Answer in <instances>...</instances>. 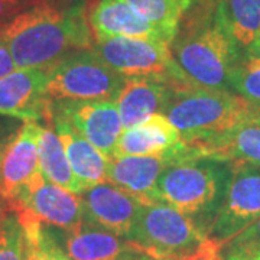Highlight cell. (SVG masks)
Instances as JSON below:
<instances>
[{"instance_id": "6da1fadb", "label": "cell", "mask_w": 260, "mask_h": 260, "mask_svg": "<svg viewBox=\"0 0 260 260\" xmlns=\"http://www.w3.org/2000/svg\"><path fill=\"white\" fill-rule=\"evenodd\" d=\"M16 70H51L65 56L91 49V28L81 0H47L0 28Z\"/></svg>"}, {"instance_id": "7a4b0ae2", "label": "cell", "mask_w": 260, "mask_h": 260, "mask_svg": "<svg viewBox=\"0 0 260 260\" xmlns=\"http://www.w3.org/2000/svg\"><path fill=\"white\" fill-rule=\"evenodd\" d=\"M169 51L186 84L232 91V73L242 55L224 26L218 0L197 2L186 10Z\"/></svg>"}, {"instance_id": "3957f363", "label": "cell", "mask_w": 260, "mask_h": 260, "mask_svg": "<svg viewBox=\"0 0 260 260\" xmlns=\"http://www.w3.org/2000/svg\"><path fill=\"white\" fill-rule=\"evenodd\" d=\"M234 162L215 156L184 153L164 171L158 181L159 203H165L197 221L208 236L223 205Z\"/></svg>"}, {"instance_id": "277c9868", "label": "cell", "mask_w": 260, "mask_h": 260, "mask_svg": "<svg viewBox=\"0 0 260 260\" xmlns=\"http://www.w3.org/2000/svg\"><path fill=\"white\" fill-rule=\"evenodd\" d=\"M164 116L185 145L218 138L244 121L257 119L254 109L233 91L177 85Z\"/></svg>"}, {"instance_id": "5b68a950", "label": "cell", "mask_w": 260, "mask_h": 260, "mask_svg": "<svg viewBox=\"0 0 260 260\" xmlns=\"http://www.w3.org/2000/svg\"><path fill=\"white\" fill-rule=\"evenodd\" d=\"M145 256L159 260H195L221 251L195 220L165 203L145 204L129 239Z\"/></svg>"}, {"instance_id": "8992f818", "label": "cell", "mask_w": 260, "mask_h": 260, "mask_svg": "<svg viewBox=\"0 0 260 260\" xmlns=\"http://www.w3.org/2000/svg\"><path fill=\"white\" fill-rule=\"evenodd\" d=\"M124 80L94 49H83L48 70L47 94L51 102L117 99Z\"/></svg>"}, {"instance_id": "52a82bcc", "label": "cell", "mask_w": 260, "mask_h": 260, "mask_svg": "<svg viewBox=\"0 0 260 260\" xmlns=\"http://www.w3.org/2000/svg\"><path fill=\"white\" fill-rule=\"evenodd\" d=\"M260 218V167L234 162L223 205L208 230L220 251L227 243Z\"/></svg>"}, {"instance_id": "ba28073f", "label": "cell", "mask_w": 260, "mask_h": 260, "mask_svg": "<svg viewBox=\"0 0 260 260\" xmlns=\"http://www.w3.org/2000/svg\"><path fill=\"white\" fill-rule=\"evenodd\" d=\"M93 49L106 64L123 77L171 75L178 83L189 85L179 74L167 42L114 37L97 41Z\"/></svg>"}, {"instance_id": "9c48e42d", "label": "cell", "mask_w": 260, "mask_h": 260, "mask_svg": "<svg viewBox=\"0 0 260 260\" xmlns=\"http://www.w3.org/2000/svg\"><path fill=\"white\" fill-rule=\"evenodd\" d=\"M51 114L68 121L106 156L113 158L123 132L117 99L55 100L51 102Z\"/></svg>"}, {"instance_id": "30bf717a", "label": "cell", "mask_w": 260, "mask_h": 260, "mask_svg": "<svg viewBox=\"0 0 260 260\" xmlns=\"http://www.w3.org/2000/svg\"><path fill=\"white\" fill-rule=\"evenodd\" d=\"M9 204L15 208H23L39 221L61 230H71L84 221L80 195L51 182L42 172Z\"/></svg>"}, {"instance_id": "8fae6325", "label": "cell", "mask_w": 260, "mask_h": 260, "mask_svg": "<svg viewBox=\"0 0 260 260\" xmlns=\"http://www.w3.org/2000/svg\"><path fill=\"white\" fill-rule=\"evenodd\" d=\"M84 220L129 240L145 203L112 182H102L80 194Z\"/></svg>"}, {"instance_id": "7c38bea8", "label": "cell", "mask_w": 260, "mask_h": 260, "mask_svg": "<svg viewBox=\"0 0 260 260\" xmlns=\"http://www.w3.org/2000/svg\"><path fill=\"white\" fill-rule=\"evenodd\" d=\"M48 70H15L0 78V116L23 121H51Z\"/></svg>"}, {"instance_id": "4fadbf2b", "label": "cell", "mask_w": 260, "mask_h": 260, "mask_svg": "<svg viewBox=\"0 0 260 260\" xmlns=\"http://www.w3.org/2000/svg\"><path fill=\"white\" fill-rule=\"evenodd\" d=\"M52 232L71 260H138L145 256L129 240L87 220L71 230L52 227Z\"/></svg>"}, {"instance_id": "5bb4252c", "label": "cell", "mask_w": 260, "mask_h": 260, "mask_svg": "<svg viewBox=\"0 0 260 260\" xmlns=\"http://www.w3.org/2000/svg\"><path fill=\"white\" fill-rule=\"evenodd\" d=\"M178 83L171 75L126 77L117 97L123 129L135 127L155 114H164Z\"/></svg>"}, {"instance_id": "9a60e30c", "label": "cell", "mask_w": 260, "mask_h": 260, "mask_svg": "<svg viewBox=\"0 0 260 260\" xmlns=\"http://www.w3.org/2000/svg\"><path fill=\"white\" fill-rule=\"evenodd\" d=\"M41 123L25 121L5 150L0 175V197L12 203L41 172L38 135Z\"/></svg>"}, {"instance_id": "2e32d148", "label": "cell", "mask_w": 260, "mask_h": 260, "mask_svg": "<svg viewBox=\"0 0 260 260\" xmlns=\"http://www.w3.org/2000/svg\"><path fill=\"white\" fill-rule=\"evenodd\" d=\"M184 148L185 143L177 127L164 114H155L135 127L123 129L113 158L150 155L179 158Z\"/></svg>"}, {"instance_id": "e0dca14e", "label": "cell", "mask_w": 260, "mask_h": 260, "mask_svg": "<svg viewBox=\"0 0 260 260\" xmlns=\"http://www.w3.org/2000/svg\"><path fill=\"white\" fill-rule=\"evenodd\" d=\"M175 159L168 155L113 158L107 169V181L145 204L159 203V178Z\"/></svg>"}, {"instance_id": "ac0fdd59", "label": "cell", "mask_w": 260, "mask_h": 260, "mask_svg": "<svg viewBox=\"0 0 260 260\" xmlns=\"http://www.w3.org/2000/svg\"><path fill=\"white\" fill-rule=\"evenodd\" d=\"M88 23L95 41L123 37L167 42L162 32L139 15L126 0H97L90 12Z\"/></svg>"}, {"instance_id": "d6986e66", "label": "cell", "mask_w": 260, "mask_h": 260, "mask_svg": "<svg viewBox=\"0 0 260 260\" xmlns=\"http://www.w3.org/2000/svg\"><path fill=\"white\" fill-rule=\"evenodd\" d=\"M51 123L64 146L73 174L84 189L107 182V169L110 158L94 146L91 142L61 117L52 116Z\"/></svg>"}, {"instance_id": "ffe728a7", "label": "cell", "mask_w": 260, "mask_h": 260, "mask_svg": "<svg viewBox=\"0 0 260 260\" xmlns=\"http://www.w3.org/2000/svg\"><path fill=\"white\" fill-rule=\"evenodd\" d=\"M186 153L260 167V120L251 119L214 139L185 145Z\"/></svg>"}, {"instance_id": "44dd1931", "label": "cell", "mask_w": 260, "mask_h": 260, "mask_svg": "<svg viewBox=\"0 0 260 260\" xmlns=\"http://www.w3.org/2000/svg\"><path fill=\"white\" fill-rule=\"evenodd\" d=\"M218 10L239 54L254 51L260 41V0H218Z\"/></svg>"}, {"instance_id": "7402d4cb", "label": "cell", "mask_w": 260, "mask_h": 260, "mask_svg": "<svg viewBox=\"0 0 260 260\" xmlns=\"http://www.w3.org/2000/svg\"><path fill=\"white\" fill-rule=\"evenodd\" d=\"M38 156L41 172L47 179L70 192L78 195L83 192L84 188L73 174L64 146L51 121L41 123L38 135Z\"/></svg>"}, {"instance_id": "603a6c76", "label": "cell", "mask_w": 260, "mask_h": 260, "mask_svg": "<svg viewBox=\"0 0 260 260\" xmlns=\"http://www.w3.org/2000/svg\"><path fill=\"white\" fill-rule=\"evenodd\" d=\"M139 15L162 32L168 44L177 34L179 22L189 5L185 0H126Z\"/></svg>"}, {"instance_id": "cb8c5ba5", "label": "cell", "mask_w": 260, "mask_h": 260, "mask_svg": "<svg viewBox=\"0 0 260 260\" xmlns=\"http://www.w3.org/2000/svg\"><path fill=\"white\" fill-rule=\"evenodd\" d=\"M232 91L256 110H260V51L247 52L239 58L230 78Z\"/></svg>"}, {"instance_id": "d4e9b609", "label": "cell", "mask_w": 260, "mask_h": 260, "mask_svg": "<svg viewBox=\"0 0 260 260\" xmlns=\"http://www.w3.org/2000/svg\"><path fill=\"white\" fill-rule=\"evenodd\" d=\"M26 236L18 213L8 205L0 214V260H25Z\"/></svg>"}, {"instance_id": "484cf974", "label": "cell", "mask_w": 260, "mask_h": 260, "mask_svg": "<svg viewBox=\"0 0 260 260\" xmlns=\"http://www.w3.org/2000/svg\"><path fill=\"white\" fill-rule=\"evenodd\" d=\"M260 253V218L221 249V259H242Z\"/></svg>"}, {"instance_id": "4316f807", "label": "cell", "mask_w": 260, "mask_h": 260, "mask_svg": "<svg viewBox=\"0 0 260 260\" xmlns=\"http://www.w3.org/2000/svg\"><path fill=\"white\" fill-rule=\"evenodd\" d=\"M41 247L47 260H71L64 249L56 242L52 227L48 224H42L41 229Z\"/></svg>"}, {"instance_id": "83f0119b", "label": "cell", "mask_w": 260, "mask_h": 260, "mask_svg": "<svg viewBox=\"0 0 260 260\" xmlns=\"http://www.w3.org/2000/svg\"><path fill=\"white\" fill-rule=\"evenodd\" d=\"M47 0H0V28L19 13Z\"/></svg>"}, {"instance_id": "f1b7e54d", "label": "cell", "mask_w": 260, "mask_h": 260, "mask_svg": "<svg viewBox=\"0 0 260 260\" xmlns=\"http://www.w3.org/2000/svg\"><path fill=\"white\" fill-rule=\"evenodd\" d=\"M15 70H16V65L13 62L9 48L6 45L5 39L0 35V78L13 73Z\"/></svg>"}, {"instance_id": "f546056e", "label": "cell", "mask_w": 260, "mask_h": 260, "mask_svg": "<svg viewBox=\"0 0 260 260\" xmlns=\"http://www.w3.org/2000/svg\"><path fill=\"white\" fill-rule=\"evenodd\" d=\"M8 143L5 145L3 142H0V175H2V162H3V156H5V150H6Z\"/></svg>"}, {"instance_id": "4dcf8cb0", "label": "cell", "mask_w": 260, "mask_h": 260, "mask_svg": "<svg viewBox=\"0 0 260 260\" xmlns=\"http://www.w3.org/2000/svg\"><path fill=\"white\" fill-rule=\"evenodd\" d=\"M227 260H260V253L253 254V256H247V257H242V259H227Z\"/></svg>"}, {"instance_id": "1f68e13d", "label": "cell", "mask_w": 260, "mask_h": 260, "mask_svg": "<svg viewBox=\"0 0 260 260\" xmlns=\"http://www.w3.org/2000/svg\"><path fill=\"white\" fill-rule=\"evenodd\" d=\"M8 205H9V203H8L6 200H3V198L0 197V214L5 211V208H6Z\"/></svg>"}, {"instance_id": "d6a6232c", "label": "cell", "mask_w": 260, "mask_h": 260, "mask_svg": "<svg viewBox=\"0 0 260 260\" xmlns=\"http://www.w3.org/2000/svg\"><path fill=\"white\" fill-rule=\"evenodd\" d=\"M195 260H223L220 256H207V257H200V259Z\"/></svg>"}, {"instance_id": "836d02e7", "label": "cell", "mask_w": 260, "mask_h": 260, "mask_svg": "<svg viewBox=\"0 0 260 260\" xmlns=\"http://www.w3.org/2000/svg\"><path fill=\"white\" fill-rule=\"evenodd\" d=\"M185 2L188 3V5H189V8H191L194 3H197V2H203V0H185Z\"/></svg>"}, {"instance_id": "e575fe53", "label": "cell", "mask_w": 260, "mask_h": 260, "mask_svg": "<svg viewBox=\"0 0 260 260\" xmlns=\"http://www.w3.org/2000/svg\"><path fill=\"white\" fill-rule=\"evenodd\" d=\"M138 260H159V259H153V257H150V256H142V257Z\"/></svg>"}, {"instance_id": "d590c367", "label": "cell", "mask_w": 260, "mask_h": 260, "mask_svg": "<svg viewBox=\"0 0 260 260\" xmlns=\"http://www.w3.org/2000/svg\"><path fill=\"white\" fill-rule=\"evenodd\" d=\"M256 116H257V119L260 120V110H256Z\"/></svg>"}, {"instance_id": "8d00e7d4", "label": "cell", "mask_w": 260, "mask_h": 260, "mask_svg": "<svg viewBox=\"0 0 260 260\" xmlns=\"http://www.w3.org/2000/svg\"><path fill=\"white\" fill-rule=\"evenodd\" d=\"M254 51H260V41H259V45H257V48H256ZM251 52H253V51H251Z\"/></svg>"}]
</instances>
